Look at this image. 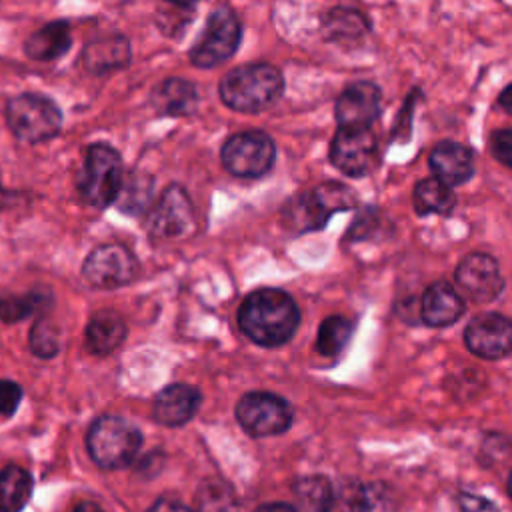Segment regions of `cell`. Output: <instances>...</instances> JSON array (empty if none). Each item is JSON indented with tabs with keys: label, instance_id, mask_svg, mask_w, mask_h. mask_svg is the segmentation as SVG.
<instances>
[{
	"label": "cell",
	"instance_id": "obj_1",
	"mask_svg": "<svg viewBox=\"0 0 512 512\" xmlns=\"http://www.w3.org/2000/svg\"><path fill=\"white\" fill-rule=\"evenodd\" d=\"M300 322V310L292 296L280 288L250 292L240 310L238 326L256 344L276 348L292 338Z\"/></svg>",
	"mask_w": 512,
	"mask_h": 512
},
{
	"label": "cell",
	"instance_id": "obj_2",
	"mask_svg": "<svg viewBox=\"0 0 512 512\" xmlns=\"http://www.w3.org/2000/svg\"><path fill=\"white\" fill-rule=\"evenodd\" d=\"M284 92V80L272 64L256 62L230 70L220 82L222 102L236 110L256 114L274 106Z\"/></svg>",
	"mask_w": 512,
	"mask_h": 512
},
{
	"label": "cell",
	"instance_id": "obj_3",
	"mask_svg": "<svg viewBox=\"0 0 512 512\" xmlns=\"http://www.w3.org/2000/svg\"><path fill=\"white\" fill-rule=\"evenodd\" d=\"M356 206V196L352 188L340 182L318 184L310 192H302L288 200L282 210L284 226L292 232H310L320 230L334 212L350 210Z\"/></svg>",
	"mask_w": 512,
	"mask_h": 512
},
{
	"label": "cell",
	"instance_id": "obj_4",
	"mask_svg": "<svg viewBox=\"0 0 512 512\" xmlns=\"http://www.w3.org/2000/svg\"><path fill=\"white\" fill-rule=\"evenodd\" d=\"M78 196L92 208H106L116 202L122 188V158L108 144H92L78 174Z\"/></svg>",
	"mask_w": 512,
	"mask_h": 512
},
{
	"label": "cell",
	"instance_id": "obj_5",
	"mask_svg": "<svg viewBox=\"0 0 512 512\" xmlns=\"http://www.w3.org/2000/svg\"><path fill=\"white\" fill-rule=\"evenodd\" d=\"M142 444L140 430L120 416H100L88 430L86 446L92 460L106 470L128 466Z\"/></svg>",
	"mask_w": 512,
	"mask_h": 512
},
{
	"label": "cell",
	"instance_id": "obj_6",
	"mask_svg": "<svg viewBox=\"0 0 512 512\" xmlns=\"http://www.w3.org/2000/svg\"><path fill=\"white\" fill-rule=\"evenodd\" d=\"M6 120L14 136L28 144L52 138L62 124L60 108L46 96L20 94L6 106Z\"/></svg>",
	"mask_w": 512,
	"mask_h": 512
},
{
	"label": "cell",
	"instance_id": "obj_7",
	"mask_svg": "<svg viewBox=\"0 0 512 512\" xmlns=\"http://www.w3.org/2000/svg\"><path fill=\"white\" fill-rule=\"evenodd\" d=\"M242 28L236 12L228 6H218L210 12L208 22L190 50V60L198 68H212L226 62L238 48Z\"/></svg>",
	"mask_w": 512,
	"mask_h": 512
},
{
	"label": "cell",
	"instance_id": "obj_8",
	"mask_svg": "<svg viewBox=\"0 0 512 512\" xmlns=\"http://www.w3.org/2000/svg\"><path fill=\"white\" fill-rule=\"evenodd\" d=\"M220 156L230 174L238 178H260L272 168L276 146L268 134L248 130L230 136L224 142Z\"/></svg>",
	"mask_w": 512,
	"mask_h": 512
},
{
	"label": "cell",
	"instance_id": "obj_9",
	"mask_svg": "<svg viewBox=\"0 0 512 512\" xmlns=\"http://www.w3.org/2000/svg\"><path fill=\"white\" fill-rule=\"evenodd\" d=\"M238 424L254 438L276 436L290 428V404L270 392H248L236 404Z\"/></svg>",
	"mask_w": 512,
	"mask_h": 512
},
{
	"label": "cell",
	"instance_id": "obj_10",
	"mask_svg": "<svg viewBox=\"0 0 512 512\" xmlns=\"http://www.w3.org/2000/svg\"><path fill=\"white\" fill-rule=\"evenodd\" d=\"M332 164L346 176L360 178L378 164V142L370 128H340L330 146Z\"/></svg>",
	"mask_w": 512,
	"mask_h": 512
},
{
	"label": "cell",
	"instance_id": "obj_11",
	"mask_svg": "<svg viewBox=\"0 0 512 512\" xmlns=\"http://www.w3.org/2000/svg\"><path fill=\"white\" fill-rule=\"evenodd\" d=\"M136 274V260L122 244H102L94 248L84 264L82 276L94 288H118Z\"/></svg>",
	"mask_w": 512,
	"mask_h": 512
},
{
	"label": "cell",
	"instance_id": "obj_12",
	"mask_svg": "<svg viewBox=\"0 0 512 512\" xmlns=\"http://www.w3.org/2000/svg\"><path fill=\"white\" fill-rule=\"evenodd\" d=\"M194 228V208L184 188L168 186L148 214V230L156 238H182Z\"/></svg>",
	"mask_w": 512,
	"mask_h": 512
},
{
	"label": "cell",
	"instance_id": "obj_13",
	"mask_svg": "<svg viewBox=\"0 0 512 512\" xmlns=\"http://www.w3.org/2000/svg\"><path fill=\"white\" fill-rule=\"evenodd\" d=\"M464 342L478 358H504L512 352V320L498 312L480 314L466 326Z\"/></svg>",
	"mask_w": 512,
	"mask_h": 512
},
{
	"label": "cell",
	"instance_id": "obj_14",
	"mask_svg": "<svg viewBox=\"0 0 512 512\" xmlns=\"http://www.w3.org/2000/svg\"><path fill=\"white\" fill-rule=\"evenodd\" d=\"M454 276H456V284L474 302H490L498 298L504 288L498 262L484 252L466 254L456 266Z\"/></svg>",
	"mask_w": 512,
	"mask_h": 512
},
{
	"label": "cell",
	"instance_id": "obj_15",
	"mask_svg": "<svg viewBox=\"0 0 512 512\" xmlns=\"http://www.w3.org/2000/svg\"><path fill=\"white\" fill-rule=\"evenodd\" d=\"M326 512H398V504L384 484L342 482L334 488Z\"/></svg>",
	"mask_w": 512,
	"mask_h": 512
},
{
	"label": "cell",
	"instance_id": "obj_16",
	"mask_svg": "<svg viewBox=\"0 0 512 512\" xmlns=\"http://www.w3.org/2000/svg\"><path fill=\"white\" fill-rule=\"evenodd\" d=\"M380 114V88L374 82H354L336 100L340 128H368Z\"/></svg>",
	"mask_w": 512,
	"mask_h": 512
},
{
	"label": "cell",
	"instance_id": "obj_17",
	"mask_svg": "<svg viewBox=\"0 0 512 512\" xmlns=\"http://www.w3.org/2000/svg\"><path fill=\"white\" fill-rule=\"evenodd\" d=\"M466 310L458 290L448 282L430 284L420 300V318L426 326L444 328L454 324Z\"/></svg>",
	"mask_w": 512,
	"mask_h": 512
},
{
	"label": "cell",
	"instance_id": "obj_18",
	"mask_svg": "<svg viewBox=\"0 0 512 512\" xmlns=\"http://www.w3.org/2000/svg\"><path fill=\"white\" fill-rule=\"evenodd\" d=\"M202 396L200 392L190 384H170L154 400V420L164 426H182L186 424L196 410L200 408Z\"/></svg>",
	"mask_w": 512,
	"mask_h": 512
},
{
	"label": "cell",
	"instance_id": "obj_19",
	"mask_svg": "<svg viewBox=\"0 0 512 512\" xmlns=\"http://www.w3.org/2000/svg\"><path fill=\"white\" fill-rule=\"evenodd\" d=\"M430 168L444 184H464L474 172L472 152L458 142H440L430 152Z\"/></svg>",
	"mask_w": 512,
	"mask_h": 512
},
{
	"label": "cell",
	"instance_id": "obj_20",
	"mask_svg": "<svg viewBox=\"0 0 512 512\" xmlns=\"http://www.w3.org/2000/svg\"><path fill=\"white\" fill-rule=\"evenodd\" d=\"M126 338V324L112 310L96 312L86 326V348L92 354L106 356L114 352Z\"/></svg>",
	"mask_w": 512,
	"mask_h": 512
},
{
	"label": "cell",
	"instance_id": "obj_21",
	"mask_svg": "<svg viewBox=\"0 0 512 512\" xmlns=\"http://www.w3.org/2000/svg\"><path fill=\"white\" fill-rule=\"evenodd\" d=\"M152 104L160 114L188 116L198 106V94L192 82L184 78H168L154 90Z\"/></svg>",
	"mask_w": 512,
	"mask_h": 512
},
{
	"label": "cell",
	"instance_id": "obj_22",
	"mask_svg": "<svg viewBox=\"0 0 512 512\" xmlns=\"http://www.w3.org/2000/svg\"><path fill=\"white\" fill-rule=\"evenodd\" d=\"M70 42H72V34H70L68 22L56 20V22H50V24L42 26L40 30H36L26 40L24 48L30 58L48 62V60L62 56L70 48Z\"/></svg>",
	"mask_w": 512,
	"mask_h": 512
},
{
	"label": "cell",
	"instance_id": "obj_23",
	"mask_svg": "<svg viewBox=\"0 0 512 512\" xmlns=\"http://www.w3.org/2000/svg\"><path fill=\"white\" fill-rule=\"evenodd\" d=\"M84 66L90 72L104 74L114 68H122L130 60V46L122 36H106L94 40L84 50Z\"/></svg>",
	"mask_w": 512,
	"mask_h": 512
},
{
	"label": "cell",
	"instance_id": "obj_24",
	"mask_svg": "<svg viewBox=\"0 0 512 512\" xmlns=\"http://www.w3.org/2000/svg\"><path fill=\"white\" fill-rule=\"evenodd\" d=\"M322 30L332 42H352L370 30V22L360 10L338 6L324 14Z\"/></svg>",
	"mask_w": 512,
	"mask_h": 512
},
{
	"label": "cell",
	"instance_id": "obj_25",
	"mask_svg": "<svg viewBox=\"0 0 512 512\" xmlns=\"http://www.w3.org/2000/svg\"><path fill=\"white\" fill-rule=\"evenodd\" d=\"M414 208L420 216L448 214L456 202V196L448 184L438 178H424L414 188Z\"/></svg>",
	"mask_w": 512,
	"mask_h": 512
},
{
	"label": "cell",
	"instance_id": "obj_26",
	"mask_svg": "<svg viewBox=\"0 0 512 512\" xmlns=\"http://www.w3.org/2000/svg\"><path fill=\"white\" fill-rule=\"evenodd\" d=\"M32 492V478L20 466L0 470V512H20Z\"/></svg>",
	"mask_w": 512,
	"mask_h": 512
},
{
	"label": "cell",
	"instance_id": "obj_27",
	"mask_svg": "<svg viewBox=\"0 0 512 512\" xmlns=\"http://www.w3.org/2000/svg\"><path fill=\"white\" fill-rule=\"evenodd\" d=\"M194 512H238L236 494L222 480H204L196 492Z\"/></svg>",
	"mask_w": 512,
	"mask_h": 512
},
{
	"label": "cell",
	"instance_id": "obj_28",
	"mask_svg": "<svg viewBox=\"0 0 512 512\" xmlns=\"http://www.w3.org/2000/svg\"><path fill=\"white\" fill-rule=\"evenodd\" d=\"M334 486L326 476H302L294 482V496L308 512H326Z\"/></svg>",
	"mask_w": 512,
	"mask_h": 512
},
{
	"label": "cell",
	"instance_id": "obj_29",
	"mask_svg": "<svg viewBox=\"0 0 512 512\" xmlns=\"http://www.w3.org/2000/svg\"><path fill=\"white\" fill-rule=\"evenodd\" d=\"M352 332H354V324L348 318L344 316L326 318L318 330V340H316L318 352L324 356L338 354L348 344Z\"/></svg>",
	"mask_w": 512,
	"mask_h": 512
},
{
	"label": "cell",
	"instance_id": "obj_30",
	"mask_svg": "<svg viewBox=\"0 0 512 512\" xmlns=\"http://www.w3.org/2000/svg\"><path fill=\"white\" fill-rule=\"evenodd\" d=\"M38 296H16L12 292L0 290V318L4 322H20L22 318L30 316L38 308Z\"/></svg>",
	"mask_w": 512,
	"mask_h": 512
},
{
	"label": "cell",
	"instance_id": "obj_31",
	"mask_svg": "<svg viewBox=\"0 0 512 512\" xmlns=\"http://www.w3.org/2000/svg\"><path fill=\"white\" fill-rule=\"evenodd\" d=\"M30 348L40 358L56 356L60 348L56 328L46 320H38L30 330Z\"/></svg>",
	"mask_w": 512,
	"mask_h": 512
},
{
	"label": "cell",
	"instance_id": "obj_32",
	"mask_svg": "<svg viewBox=\"0 0 512 512\" xmlns=\"http://www.w3.org/2000/svg\"><path fill=\"white\" fill-rule=\"evenodd\" d=\"M490 148L498 162L512 168V126L496 130L490 138Z\"/></svg>",
	"mask_w": 512,
	"mask_h": 512
},
{
	"label": "cell",
	"instance_id": "obj_33",
	"mask_svg": "<svg viewBox=\"0 0 512 512\" xmlns=\"http://www.w3.org/2000/svg\"><path fill=\"white\" fill-rule=\"evenodd\" d=\"M20 400H22L20 384L14 380L0 378V414H4V416L14 414Z\"/></svg>",
	"mask_w": 512,
	"mask_h": 512
},
{
	"label": "cell",
	"instance_id": "obj_34",
	"mask_svg": "<svg viewBox=\"0 0 512 512\" xmlns=\"http://www.w3.org/2000/svg\"><path fill=\"white\" fill-rule=\"evenodd\" d=\"M378 226H380V214L376 210H366L350 226L348 240H360V238L368 236V230H374V228L378 230Z\"/></svg>",
	"mask_w": 512,
	"mask_h": 512
},
{
	"label": "cell",
	"instance_id": "obj_35",
	"mask_svg": "<svg viewBox=\"0 0 512 512\" xmlns=\"http://www.w3.org/2000/svg\"><path fill=\"white\" fill-rule=\"evenodd\" d=\"M458 504H460V512H498L494 502L472 492H460Z\"/></svg>",
	"mask_w": 512,
	"mask_h": 512
},
{
	"label": "cell",
	"instance_id": "obj_36",
	"mask_svg": "<svg viewBox=\"0 0 512 512\" xmlns=\"http://www.w3.org/2000/svg\"><path fill=\"white\" fill-rule=\"evenodd\" d=\"M148 512H194L192 508H188L184 502L176 500V498H158Z\"/></svg>",
	"mask_w": 512,
	"mask_h": 512
},
{
	"label": "cell",
	"instance_id": "obj_37",
	"mask_svg": "<svg viewBox=\"0 0 512 512\" xmlns=\"http://www.w3.org/2000/svg\"><path fill=\"white\" fill-rule=\"evenodd\" d=\"M254 512H298V510L288 502H268L258 506Z\"/></svg>",
	"mask_w": 512,
	"mask_h": 512
},
{
	"label": "cell",
	"instance_id": "obj_38",
	"mask_svg": "<svg viewBox=\"0 0 512 512\" xmlns=\"http://www.w3.org/2000/svg\"><path fill=\"white\" fill-rule=\"evenodd\" d=\"M498 102H500V106H502L506 112H510V114H512V84H510V86H506V88L502 90V94H500Z\"/></svg>",
	"mask_w": 512,
	"mask_h": 512
},
{
	"label": "cell",
	"instance_id": "obj_39",
	"mask_svg": "<svg viewBox=\"0 0 512 512\" xmlns=\"http://www.w3.org/2000/svg\"><path fill=\"white\" fill-rule=\"evenodd\" d=\"M76 512H104L98 504H92V502H82L76 506Z\"/></svg>",
	"mask_w": 512,
	"mask_h": 512
},
{
	"label": "cell",
	"instance_id": "obj_40",
	"mask_svg": "<svg viewBox=\"0 0 512 512\" xmlns=\"http://www.w3.org/2000/svg\"><path fill=\"white\" fill-rule=\"evenodd\" d=\"M6 198H8V192L2 188V184H0V206L6 202Z\"/></svg>",
	"mask_w": 512,
	"mask_h": 512
},
{
	"label": "cell",
	"instance_id": "obj_41",
	"mask_svg": "<svg viewBox=\"0 0 512 512\" xmlns=\"http://www.w3.org/2000/svg\"><path fill=\"white\" fill-rule=\"evenodd\" d=\"M508 494L512 496V472H510V476H508Z\"/></svg>",
	"mask_w": 512,
	"mask_h": 512
}]
</instances>
